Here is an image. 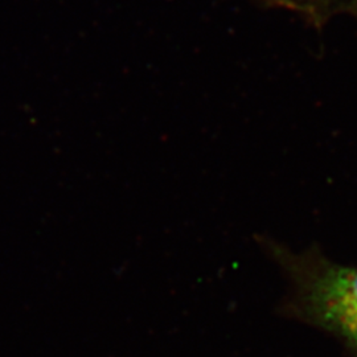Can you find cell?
<instances>
[{"mask_svg":"<svg viewBox=\"0 0 357 357\" xmlns=\"http://www.w3.org/2000/svg\"><path fill=\"white\" fill-rule=\"evenodd\" d=\"M257 240L289 282L282 317L330 333L357 357V268L332 261L317 245L294 252L265 236Z\"/></svg>","mask_w":357,"mask_h":357,"instance_id":"obj_1","label":"cell"}]
</instances>
